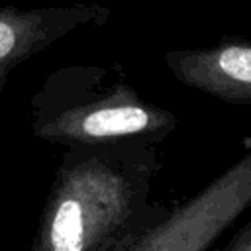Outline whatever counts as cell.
Segmentation results:
<instances>
[{"instance_id": "6da1fadb", "label": "cell", "mask_w": 251, "mask_h": 251, "mask_svg": "<svg viewBox=\"0 0 251 251\" xmlns=\"http://www.w3.org/2000/svg\"><path fill=\"white\" fill-rule=\"evenodd\" d=\"M159 141L75 145L63 157L29 251H120L169 208L153 202Z\"/></svg>"}, {"instance_id": "7a4b0ae2", "label": "cell", "mask_w": 251, "mask_h": 251, "mask_svg": "<svg viewBox=\"0 0 251 251\" xmlns=\"http://www.w3.org/2000/svg\"><path fill=\"white\" fill-rule=\"evenodd\" d=\"M176 124L173 112L145 100L124 76L102 67L61 69L31 104L33 135L65 147L126 137L163 143Z\"/></svg>"}, {"instance_id": "277c9868", "label": "cell", "mask_w": 251, "mask_h": 251, "mask_svg": "<svg viewBox=\"0 0 251 251\" xmlns=\"http://www.w3.org/2000/svg\"><path fill=\"white\" fill-rule=\"evenodd\" d=\"M165 63L188 88L229 104H251V43L226 37L212 47L169 51Z\"/></svg>"}, {"instance_id": "8992f818", "label": "cell", "mask_w": 251, "mask_h": 251, "mask_svg": "<svg viewBox=\"0 0 251 251\" xmlns=\"http://www.w3.org/2000/svg\"><path fill=\"white\" fill-rule=\"evenodd\" d=\"M218 251H251V222L233 233V237Z\"/></svg>"}, {"instance_id": "5b68a950", "label": "cell", "mask_w": 251, "mask_h": 251, "mask_svg": "<svg viewBox=\"0 0 251 251\" xmlns=\"http://www.w3.org/2000/svg\"><path fill=\"white\" fill-rule=\"evenodd\" d=\"M108 18V10L98 6H75L35 12H0V92L14 67L33 53L45 49L73 27Z\"/></svg>"}, {"instance_id": "3957f363", "label": "cell", "mask_w": 251, "mask_h": 251, "mask_svg": "<svg viewBox=\"0 0 251 251\" xmlns=\"http://www.w3.org/2000/svg\"><path fill=\"white\" fill-rule=\"evenodd\" d=\"M251 204V151L120 251H208Z\"/></svg>"}]
</instances>
